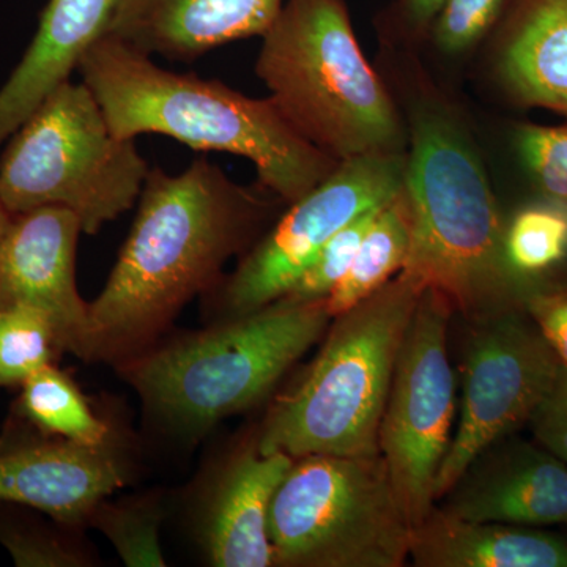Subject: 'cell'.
<instances>
[{
    "label": "cell",
    "mask_w": 567,
    "mask_h": 567,
    "mask_svg": "<svg viewBox=\"0 0 567 567\" xmlns=\"http://www.w3.org/2000/svg\"><path fill=\"white\" fill-rule=\"evenodd\" d=\"M275 196L238 185L218 164L194 159L182 174L151 167L128 238L106 286L89 303V360L122 364L159 336L197 295L257 240Z\"/></svg>",
    "instance_id": "6da1fadb"
},
{
    "label": "cell",
    "mask_w": 567,
    "mask_h": 567,
    "mask_svg": "<svg viewBox=\"0 0 567 567\" xmlns=\"http://www.w3.org/2000/svg\"><path fill=\"white\" fill-rule=\"evenodd\" d=\"M405 81V192L413 237L404 274L445 298L465 322L524 308L535 286L505 256V223L464 115L423 73Z\"/></svg>",
    "instance_id": "7a4b0ae2"
},
{
    "label": "cell",
    "mask_w": 567,
    "mask_h": 567,
    "mask_svg": "<svg viewBox=\"0 0 567 567\" xmlns=\"http://www.w3.org/2000/svg\"><path fill=\"white\" fill-rule=\"evenodd\" d=\"M78 71L115 136L163 134L196 151L244 156L260 185L284 204L297 203L338 167L295 132L270 99H249L223 82L164 70L110 33L89 48Z\"/></svg>",
    "instance_id": "3957f363"
},
{
    "label": "cell",
    "mask_w": 567,
    "mask_h": 567,
    "mask_svg": "<svg viewBox=\"0 0 567 567\" xmlns=\"http://www.w3.org/2000/svg\"><path fill=\"white\" fill-rule=\"evenodd\" d=\"M256 73L295 132L336 162L406 153L404 112L361 51L346 0H286Z\"/></svg>",
    "instance_id": "277c9868"
},
{
    "label": "cell",
    "mask_w": 567,
    "mask_h": 567,
    "mask_svg": "<svg viewBox=\"0 0 567 567\" xmlns=\"http://www.w3.org/2000/svg\"><path fill=\"white\" fill-rule=\"evenodd\" d=\"M423 290L401 271L333 317L315 361L265 415L257 432L264 454L379 456L395 361Z\"/></svg>",
    "instance_id": "5b68a950"
},
{
    "label": "cell",
    "mask_w": 567,
    "mask_h": 567,
    "mask_svg": "<svg viewBox=\"0 0 567 567\" xmlns=\"http://www.w3.org/2000/svg\"><path fill=\"white\" fill-rule=\"evenodd\" d=\"M331 320L324 300L279 298L155 344L118 364V371L158 423L175 435L197 439L270 394Z\"/></svg>",
    "instance_id": "8992f818"
},
{
    "label": "cell",
    "mask_w": 567,
    "mask_h": 567,
    "mask_svg": "<svg viewBox=\"0 0 567 567\" xmlns=\"http://www.w3.org/2000/svg\"><path fill=\"white\" fill-rule=\"evenodd\" d=\"M148 173L136 140L115 136L91 89L70 80L3 144L0 203L10 215L66 208L95 235L132 210Z\"/></svg>",
    "instance_id": "52a82bcc"
},
{
    "label": "cell",
    "mask_w": 567,
    "mask_h": 567,
    "mask_svg": "<svg viewBox=\"0 0 567 567\" xmlns=\"http://www.w3.org/2000/svg\"><path fill=\"white\" fill-rule=\"evenodd\" d=\"M412 529L380 454L293 458L268 516L281 567H401Z\"/></svg>",
    "instance_id": "ba28073f"
},
{
    "label": "cell",
    "mask_w": 567,
    "mask_h": 567,
    "mask_svg": "<svg viewBox=\"0 0 567 567\" xmlns=\"http://www.w3.org/2000/svg\"><path fill=\"white\" fill-rule=\"evenodd\" d=\"M454 312L424 289L395 361L379 450L412 528L435 506V480L454 435L456 375L447 354Z\"/></svg>",
    "instance_id": "9c48e42d"
},
{
    "label": "cell",
    "mask_w": 567,
    "mask_h": 567,
    "mask_svg": "<svg viewBox=\"0 0 567 567\" xmlns=\"http://www.w3.org/2000/svg\"><path fill=\"white\" fill-rule=\"evenodd\" d=\"M406 153L346 159L306 196L290 204L270 233L219 282L216 305L226 319L249 315L289 292L336 234L404 188Z\"/></svg>",
    "instance_id": "30bf717a"
},
{
    "label": "cell",
    "mask_w": 567,
    "mask_h": 567,
    "mask_svg": "<svg viewBox=\"0 0 567 567\" xmlns=\"http://www.w3.org/2000/svg\"><path fill=\"white\" fill-rule=\"evenodd\" d=\"M470 324L457 427L435 480V503L466 466L529 423L561 361L524 308Z\"/></svg>",
    "instance_id": "8fae6325"
},
{
    "label": "cell",
    "mask_w": 567,
    "mask_h": 567,
    "mask_svg": "<svg viewBox=\"0 0 567 567\" xmlns=\"http://www.w3.org/2000/svg\"><path fill=\"white\" fill-rule=\"evenodd\" d=\"M82 234L66 208L41 207L11 215L0 238V309L29 306L51 320L63 352L89 360V303L76 282Z\"/></svg>",
    "instance_id": "7c38bea8"
},
{
    "label": "cell",
    "mask_w": 567,
    "mask_h": 567,
    "mask_svg": "<svg viewBox=\"0 0 567 567\" xmlns=\"http://www.w3.org/2000/svg\"><path fill=\"white\" fill-rule=\"evenodd\" d=\"M128 475L114 440L91 447L10 427L0 436V503L39 511L63 527L87 525Z\"/></svg>",
    "instance_id": "4fadbf2b"
},
{
    "label": "cell",
    "mask_w": 567,
    "mask_h": 567,
    "mask_svg": "<svg viewBox=\"0 0 567 567\" xmlns=\"http://www.w3.org/2000/svg\"><path fill=\"white\" fill-rule=\"evenodd\" d=\"M292 464L289 454H264L256 434L212 472L199 495L194 524L210 565L275 566L268 516Z\"/></svg>",
    "instance_id": "5bb4252c"
},
{
    "label": "cell",
    "mask_w": 567,
    "mask_h": 567,
    "mask_svg": "<svg viewBox=\"0 0 567 567\" xmlns=\"http://www.w3.org/2000/svg\"><path fill=\"white\" fill-rule=\"evenodd\" d=\"M499 440L475 458L442 507L475 522L544 527L567 524V465L546 447Z\"/></svg>",
    "instance_id": "9a60e30c"
},
{
    "label": "cell",
    "mask_w": 567,
    "mask_h": 567,
    "mask_svg": "<svg viewBox=\"0 0 567 567\" xmlns=\"http://www.w3.org/2000/svg\"><path fill=\"white\" fill-rule=\"evenodd\" d=\"M286 0H123L110 35L147 55L192 62L233 41L262 37Z\"/></svg>",
    "instance_id": "2e32d148"
},
{
    "label": "cell",
    "mask_w": 567,
    "mask_h": 567,
    "mask_svg": "<svg viewBox=\"0 0 567 567\" xmlns=\"http://www.w3.org/2000/svg\"><path fill=\"white\" fill-rule=\"evenodd\" d=\"M123 0H50L21 62L0 89V148L110 31Z\"/></svg>",
    "instance_id": "e0dca14e"
},
{
    "label": "cell",
    "mask_w": 567,
    "mask_h": 567,
    "mask_svg": "<svg viewBox=\"0 0 567 567\" xmlns=\"http://www.w3.org/2000/svg\"><path fill=\"white\" fill-rule=\"evenodd\" d=\"M492 66L518 107L567 118V0H513L496 28Z\"/></svg>",
    "instance_id": "ac0fdd59"
},
{
    "label": "cell",
    "mask_w": 567,
    "mask_h": 567,
    "mask_svg": "<svg viewBox=\"0 0 567 567\" xmlns=\"http://www.w3.org/2000/svg\"><path fill=\"white\" fill-rule=\"evenodd\" d=\"M417 567H567V539L522 525L465 520L434 506L412 529Z\"/></svg>",
    "instance_id": "d6986e66"
},
{
    "label": "cell",
    "mask_w": 567,
    "mask_h": 567,
    "mask_svg": "<svg viewBox=\"0 0 567 567\" xmlns=\"http://www.w3.org/2000/svg\"><path fill=\"white\" fill-rule=\"evenodd\" d=\"M20 388L11 427L91 447L114 440L110 424L95 415L73 379L55 363L39 369Z\"/></svg>",
    "instance_id": "ffe728a7"
},
{
    "label": "cell",
    "mask_w": 567,
    "mask_h": 567,
    "mask_svg": "<svg viewBox=\"0 0 567 567\" xmlns=\"http://www.w3.org/2000/svg\"><path fill=\"white\" fill-rule=\"evenodd\" d=\"M412 237V204L404 185L377 212L352 267L324 300L331 319L361 303L404 270Z\"/></svg>",
    "instance_id": "44dd1931"
},
{
    "label": "cell",
    "mask_w": 567,
    "mask_h": 567,
    "mask_svg": "<svg viewBox=\"0 0 567 567\" xmlns=\"http://www.w3.org/2000/svg\"><path fill=\"white\" fill-rule=\"evenodd\" d=\"M505 256L529 286L554 279L567 262V208L540 197L518 207L505 223Z\"/></svg>",
    "instance_id": "7402d4cb"
},
{
    "label": "cell",
    "mask_w": 567,
    "mask_h": 567,
    "mask_svg": "<svg viewBox=\"0 0 567 567\" xmlns=\"http://www.w3.org/2000/svg\"><path fill=\"white\" fill-rule=\"evenodd\" d=\"M63 352L55 328L29 306L0 309V390L21 386Z\"/></svg>",
    "instance_id": "603a6c76"
},
{
    "label": "cell",
    "mask_w": 567,
    "mask_h": 567,
    "mask_svg": "<svg viewBox=\"0 0 567 567\" xmlns=\"http://www.w3.org/2000/svg\"><path fill=\"white\" fill-rule=\"evenodd\" d=\"M164 509L158 498L103 499L93 511L89 524L111 540L122 561L130 567L166 566L159 527Z\"/></svg>",
    "instance_id": "cb8c5ba5"
},
{
    "label": "cell",
    "mask_w": 567,
    "mask_h": 567,
    "mask_svg": "<svg viewBox=\"0 0 567 567\" xmlns=\"http://www.w3.org/2000/svg\"><path fill=\"white\" fill-rule=\"evenodd\" d=\"M514 148L540 199L567 208V123L537 125L518 123Z\"/></svg>",
    "instance_id": "d4e9b609"
},
{
    "label": "cell",
    "mask_w": 567,
    "mask_h": 567,
    "mask_svg": "<svg viewBox=\"0 0 567 567\" xmlns=\"http://www.w3.org/2000/svg\"><path fill=\"white\" fill-rule=\"evenodd\" d=\"M382 207L364 213L341 233L336 234L282 298L298 303L327 300L328 295L333 292L334 287L352 267L358 248L374 221L377 212Z\"/></svg>",
    "instance_id": "484cf974"
},
{
    "label": "cell",
    "mask_w": 567,
    "mask_h": 567,
    "mask_svg": "<svg viewBox=\"0 0 567 567\" xmlns=\"http://www.w3.org/2000/svg\"><path fill=\"white\" fill-rule=\"evenodd\" d=\"M513 0H445L431 33L436 50L456 58L475 50L505 18Z\"/></svg>",
    "instance_id": "4316f807"
},
{
    "label": "cell",
    "mask_w": 567,
    "mask_h": 567,
    "mask_svg": "<svg viewBox=\"0 0 567 567\" xmlns=\"http://www.w3.org/2000/svg\"><path fill=\"white\" fill-rule=\"evenodd\" d=\"M0 544L21 567H82L91 559L58 532L24 518L0 516Z\"/></svg>",
    "instance_id": "83f0119b"
},
{
    "label": "cell",
    "mask_w": 567,
    "mask_h": 567,
    "mask_svg": "<svg viewBox=\"0 0 567 567\" xmlns=\"http://www.w3.org/2000/svg\"><path fill=\"white\" fill-rule=\"evenodd\" d=\"M524 309L567 365V279L536 284L525 295Z\"/></svg>",
    "instance_id": "f1b7e54d"
},
{
    "label": "cell",
    "mask_w": 567,
    "mask_h": 567,
    "mask_svg": "<svg viewBox=\"0 0 567 567\" xmlns=\"http://www.w3.org/2000/svg\"><path fill=\"white\" fill-rule=\"evenodd\" d=\"M528 424L537 443L567 465V365L559 369L554 385Z\"/></svg>",
    "instance_id": "f546056e"
},
{
    "label": "cell",
    "mask_w": 567,
    "mask_h": 567,
    "mask_svg": "<svg viewBox=\"0 0 567 567\" xmlns=\"http://www.w3.org/2000/svg\"><path fill=\"white\" fill-rule=\"evenodd\" d=\"M445 0H401V20L404 22L405 32L413 39H420L431 32L436 14L442 9Z\"/></svg>",
    "instance_id": "4dcf8cb0"
},
{
    "label": "cell",
    "mask_w": 567,
    "mask_h": 567,
    "mask_svg": "<svg viewBox=\"0 0 567 567\" xmlns=\"http://www.w3.org/2000/svg\"><path fill=\"white\" fill-rule=\"evenodd\" d=\"M11 215L7 212V208L3 207L2 203H0V238H2L3 233H6L7 226H9Z\"/></svg>",
    "instance_id": "1f68e13d"
}]
</instances>
